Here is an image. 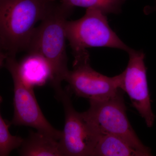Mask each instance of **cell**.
<instances>
[{
	"label": "cell",
	"mask_w": 156,
	"mask_h": 156,
	"mask_svg": "<svg viewBox=\"0 0 156 156\" xmlns=\"http://www.w3.org/2000/svg\"><path fill=\"white\" fill-rule=\"evenodd\" d=\"M73 8L60 2L53 3L40 25L36 27L27 49L29 53H39L48 60L52 70L50 82L56 96L63 91L61 83L69 71L65 24Z\"/></svg>",
	"instance_id": "cell-1"
},
{
	"label": "cell",
	"mask_w": 156,
	"mask_h": 156,
	"mask_svg": "<svg viewBox=\"0 0 156 156\" xmlns=\"http://www.w3.org/2000/svg\"><path fill=\"white\" fill-rule=\"evenodd\" d=\"M56 0H0V44L5 56L27 49L37 23Z\"/></svg>",
	"instance_id": "cell-2"
},
{
	"label": "cell",
	"mask_w": 156,
	"mask_h": 156,
	"mask_svg": "<svg viewBox=\"0 0 156 156\" xmlns=\"http://www.w3.org/2000/svg\"><path fill=\"white\" fill-rule=\"evenodd\" d=\"M65 30L73 56L88 48H115L127 53L131 49L111 28L106 14L98 9H87L80 19L67 20Z\"/></svg>",
	"instance_id": "cell-3"
},
{
	"label": "cell",
	"mask_w": 156,
	"mask_h": 156,
	"mask_svg": "<svg viewBox=\"0 0 156 156\" xmlns=\"http://www.w3.org/2000/svg\"><path fill=\"white\" fill-rule=\"evenodd\" d=\"M122 91L107 99L89 100L90 107L83 113L101 134L119 136L143 156H152L151 150L139 139L128 120Z\"/></svg>",
	"instance_id": "cell-4"
},
{
	"label": "cell",
	"mask_w": 156,
	"mask_h": 156,
	"mask_svg": "<svg viewBox=\"0 0 156 156\" xmlns=\"http://www.w3.org/2000/svg\"><path fill=\"white\" fill-rule=\"evenodd\" d=\"M16 56H7L5 66L10 72L14 84V115L11 124L32 127L37 131L59 140L62 131L51 126L43 115L37 101L33 88L23 81Z\"/></svg>",
	"instance_id": "cell-5"
},
{
	"label": "cell",
	"mask_w": 156,
	"mask_h": 156,
	"mask_svg": "<svg viewBox=\"0 0 156 156\" xmlns=\"http://www.w3.org/2000/svg\"><path fill=\"white\" fill-rule=\"evenodd\" d=\"M57 98L63 104L65 126L59 140L63 156H92L101 134L83 113L76 111L68 92Z\"/></svg>",
	"instance_id": "cell-6"
},
{
	"label": "cell",
	"mask_w": 156,
	"mask_h": 156,
	"mask_svg": "<svg viewBox=\"0 0 156 156\" xmlns=\"http://www.w3.org/2000/svg\"><path fill=\"white\" fill-rule=\"evenodd\" d=\"M121 74L109 77L97 72L90 65V56L74 59L73 69L65 80L77 96L89 100H102L115 95L120 88Z\"/></svg>",
	"instance_id": "cell-7"
},
{
	"label": "cell",
	"mask_w": 156,
	"mask_h": 156,
	"mask_svg": "<svg viewBox=\"0 0 156 156\" xmlns=\"http://www.w3.org/2000/svg\"><path fill=\"white\" fill-rule=\"evenodd\" d=\"M129 62L121 73L120 88L126 92L132 105L144 119L147 126H153L156 116L152 111L148 86L144 53L131 49L128 52Z\"/></svg>",
	"instance_id": "cell-8"
},
{
	"label": "cell",
	"mask_w": 156,
	"mask_h": 156,
	"mask_svg": "<svg viewBox=\"0 0 156 156\" xmlns=\"http://www.w3.org/2000/svg\"><path fill=\"white\" fill-rule=\"evenodd\" d=\"M19 69L23 82L31 88L44 86L52 77L50 64L39 53H29L19 63Z\"/></svg>",
	"instance_id": "cell-9"
},
{
	"label": "cell",
	"mask_w": 156,
	"mask_h": 156,
	"mask_svg": "<svg viewBox=\"0 0 156 156\" xmlns=\"http://www.w3.org/2000/svg\"><path fill=\"white\" fill-rule=\"evenodd\" d=\"M20 147V156H63L59 140L38 131H30Z\"/></svg>",
	"instance_id": "cell-10"
},
{
	"label": "cell",
	"mask_w": 156,
	"mask_h": 156,
	"mask_svg": "<svg viewBox=\"0 0 156 156\" xmlns=\"http://www.w3.org/2000/svg\"><path fill=\"white\" fill-rule=\"evenodd\" d=\"M92 156H143L123 138L110 134H101Z\"/></svg>",
	"instance_id": "cell-11"
},
{
	"label": "cell",
	"mask_w": 156,
	"mask_h": 156,
	"mask_svg": "<svg viewBox=\"0 0 156 156\" xmlns=\"http://www.w3.org/2000/svg\"><path fill=\"white\" fill-rule=\"evenodd\" d=\"M70 7L96 9L105 14H119L126 0H59Z\"/></svg>",
	"instance_id": "cell-12"
},
{
	"label": "cell",
	"mask_w": 156,
	"mask_h": 156,
	"mask_svg": "<svg viewBox=\"0 0 156 156\" xmlns=\"http://www.w3.org/2000/svg\"><path fill=\"white\" fill-rule=\"evenodd\" d=\"M11 122L0 116V156H9L12 151L20 147L24 139L17 136L11 135L9 128Z\"/></svg>",
	"instance_id": "cell-13"
}]
</instances>
